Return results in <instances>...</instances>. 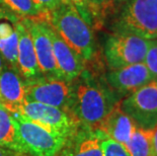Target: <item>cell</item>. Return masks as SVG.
I'll return each instance as SVG.
<instances>
[{"instance_id":"1","label":"cell","mask_w":157,"mask_h":156,"mask_svg":"<svg viewBox=\"0 0 157 156\" xmlns=\"http://www.w3.org/2000/svg\"><path fill=\"white\" fill-rule=\"evenodd\" d=\"M73 101L71 112L80 125L96 129L121 97L99 76L87 67L72 81Z\"/></svg>"},{"instance_id":"2","label":"cell","mask_w":157,"mask_h":156,"mask_svg":"<svg viewBox=\"0 0 157 156\" xmlns=\"http://www.w3.org/2000/svg\"><path fill=\"white\" fill-rule=\"evenodd\" d=\"M48 21L59 36L83 58L86 65L95 59L96 45L92 28L74 6L63 3L49 12Z\"/></svg>"},{"instance_id":"3","label":"cell","mask_w":157,"mask_h":156,"mask_svg":"<svg viewBox=\"0 0 157 156\" xmlns=\"http://www.w3.org/2000/svg\"><path fill=\"white\" fill-rule=\"evenodd\" d=\"M21 153L31 156H57L67 138L47 130L17 112H10Z\"/></svg>"},{"instance_id":"4","label":"cell","mask_w":157,"mask_h":156,"mask_svg":"<svg viewBox=\"0 0 157 156\" xmlns=\"http://www.w3.org/2000/svg\"><path fill=\"white\" fill-rule=\"evenodd\" d=\"M115 32L157 39V0H128L115 24Z\"/></svg>"},{"instance_id":"5","label":"cell","mask_w":157,"mask_h":156,"mask_svg":"<svg viewBox=\"0 0 157 156\" xmlns=\"http://www.w3.org/2000/svg\"><path fill=\"white\" fill-rule=\"evenodd\" d=\"M149 40L130 34L115 32L105 41L103 54L109 70L127 67L144 61Z\"/></svg>"},{"instance_id":"6","label":"cell","mask_w":157,"mask_h":156,"mask_svg":"<svg viewBox=\"0 0 157 156\" xmlns=\"http://www.w3.org/2000/svg\"><path fill=\"white\" fill-rule=\"evenodd\" d=\"M55 134L69 139L79 129L80 123L73 114L62 108L36 101H25L17 112Z\"/></svg>"},{"instance_id":"7","label":"cell","mask_w":157,"mask_h":156,"mask_svg":"<svg viewBox=\"0 0 157 156\" xmlns=\"http://www.w3.org/2000/svg\"><path fill=\"white\" fill-rule=\"evenodd\" d=\"M119 105L136 126L152 130L157 126V81H151L121 99Z\"/></svg>"},{"instance_id":"8","label":"cell","mask_w":157,"mask_h":156,"mask_svg":"<svg viewBox=\"0 0 157 156\" xmlns=\"http://www.w3.org/2000/svg\"><path fill=\"white\" fill-rule=\"evenodd\" d=\"M25 101H36L71 112L73 101V83L59 78L42 77L25 82Z\"/></svg>"},{"instance_id":"9","label":"cell","mask_w":157,"mask_h":156,"mask_svg":"<svg viewBox=\"0 0 157 156\" xmlns=\"http://www.w3.org/2000/svg\"><path fill=\"white\" fill-rule=\"evenodd\" d=\"M21 19L33 39L36 60L43 76L46 78L61 79L53 52L48 18Z\"/></svg>"},{"instance_id":"10","label":"cell","mask_w":157,"mask_h":156,"mask_svg":"<svg viewBox=\"0 0 157 156\" xmlns=\"http://www.w3.org/2000/svg\"><path fill=\"white\" fill-rule=\"evenodd\" d=\"M105 79L121 99L153 81L144 62L109 70L105 73Z\"/></svg>"},{"instance_id":"11","label":"cell","mask_w":157,"mask_h":156,"mask_svg":"<svg viewBox=\"0 0 157 156\" xmlns=\"http://www.w3.org/2000/svg\"><path fill=\"white\" fill-rule=\"evenodd\" d=\"M50 36L53 45V52L57 68L61 79L73 81L86 68V63L75 50L66 44L59 34L50 25Z\"/></svg>"},{"instance_id":"12","label":"cell","mask_w":157,"mask_h":156,"mask_svg":"<svg viewBox=\"0 0 157 156\" xmlns=\"http://www.w3.org/2000/svg\"><path fill=\"white\" fill-rule=\"evenodd\" d=\"M19 21V16L0 5V53L8 66L15 70H17V25Z\"/></svg>"},{"instance_id":"13","label":"cell","mask_w":157,"mask_h":156,"mask_svg":"<svg viewBox=\"0 0 157 156\" xmlns=\"http://www.w3.org/2000/svg\"><path fill=\"white\" fill-rule=\"evenodd\" d=\"M18 48H17V70L25 80L31 82L44 77L40 70L34 48L33 39L22 19L18 22Z\"/></svg>"},{"instance_id":"14","label":"cell","mask_w":157,"mask_h":156,"mask_svg":"<svg viewBox=\"0 0 157 156\" xmlns=\"http://www.w3.org/2000/svg\"><path fill=\"white\" fill-rule=\"evenodd\" d=\"M25 102V81L17 70L5 65L0 72V104L10 112H18Z\"/></svg>"},{"instance_id":"15","label":"cell","mask_w":157,"mask_h":156,"mask_svg":"<svg viewBox=\"0 0 157 156\" xmlns=\"http://www.w3.org/2000/svg\"><path fill=\"white\" fill-rule=\"evenodd\" d=\"M63 156H103L98 129L80 126L63 148Z\"/></svg>"},{"instance_id":"16","label":"cell","mask_w":157,"mask_h":156,"mask_svg":"<svg viewBox=\"0 0 157 156\" xmlns=\"http://www.w3.org/2000/svg\"><path fill=\"white\" fill-rule=\"evenodd\" d=\"M135 128L136 124L118 104L96 129L103 132L113 141L125 146L131 138Z\"/></svg>"},{"instance_id":"17","label":"cell","mask_w":157,"mask_h":156,"mask_svg":"<svg viewBox=\"0 0 157 156\" xmlns=\"http://www.w3.org/2000/svg\"><path fill=\"white\" fill-rule=\"evenodd\" d=\"M0 146L21 153L10 111L1 104H0Z\"/></svg>"},{"instance_id":"18","label":"cell","mask_w":157,"mask_h":156,"mask_svg":"<svg viewBox=\"0 0 157 156\" xmlns=\"http://www.w3.org/2000/svg\"><path fill=\"white\" fill-rule=\"evenodd\" d=\"M0 5L21 18H48V13L43 11L34 0H0Z\"/></svg>"},{"instance_id":"19","label":"cell","mask_w":157,"mask_h":156,"mask_svg":"<svg viewBox=\"0 0 157 156\" xmlns=\"http://www.w3.org/2000/svg\"><path fill=\"white\" fill-rule=\"evenodd\" d=\"M124 147L130 156H151V130L136 126L131 138Z\"/></svg>"},{"instance_id":"20","label":"cell","mask_w":157,"mask_h":156,"mask_svg":"<svg viewBox=\"0 0 157 156\" xmlns=\"http://www.w3.org/2000/svg\"><path fill=\"white\" fill-rule=\"evenodd\" d=\"M91 15L93 29H101L108 16L116 7L115 0H85Z\"/></svg>"},{"instance_id":"21","label":"cell","mask_w":157,"mask_h":156,"mask_svg":"<svg viewBox=\"0 0 157 156\" xmlns=\"http://www.w3.org/2000/svg\"><path fill=\"white\" fill-rule=\"evenodd\" d=\"M98 131H99V135H101V142L103 156H130L127 149L122 144L113 141V139L108 137L101 130Z\"/></svg>"},{"instance_id":"22","label":"cell","mask_w":157,"mask_h":156,"mask_svg":"<svg viewBox=\"0 0 157 156\" xmlns=\"http://www.w3.org/2000/svg\"><path fill=\"white\" fill-rule=\"evenodd\" d=\"M144 64L152 77L153 81H157V39L151 40L144 58Z\"/></svg>"},{"instance_id":"23","label":"cell","mask_w":157,"mask_h":156,"mask_svg":"<svg viewBox=\"0 0 157 156\" xmlns=\"http://www.w3.org/2000/svg\"><path fill=\"white\" fill-rule=\"evenodd\" d=\"M64 2L67 3V4L74 6V7L77 9V11L79 12V14L81 15V17L93 29L92 18L88 10L87 5H86V3H85V0H64Z\"/></svg>"},{"instance_id":"24","label":"cell","mask_w":157,"mask_h":156,"mask_svg":"<svg viewBox=\"0 0 157 156\" xmlns=\"http://www.w3.org/2000/svg\"><path fill=\"white\" fill-rule=\"evenodd\" d=\"M34 2L43 11L48 13V14H49V12L55 10L60 5L65 3L64 0H34Z\"/></svg>"},{"instance_id":"25","label":"cell","mask_w":157,"mask_h":156,"mask_svg":"<svg viewBox=\"0 0 157 156\" xmlns=\"http://www.w3.org/2000/svg\"><path fill=\"white\" fill-rule=\"evenodd\" d=\"M151 156H157V126L151 130Z\"/></svg>"},{"instance_id":"26","label":"cell","mask_w":157,"mask_h":156,"mask_svg":"<svg viewBox=\"0 0 157 156\" xmlns=\"http://www.w3.org/2000/svg\"><path fill=\"white\" fill-rule=\"evenodd\" d=\"M23 153L0 146V156H22Z\"/></svg>"},{"instance_id":"27","label":"cell","mask_w":157,"mask_h":156,"mask_svg":"<svg viewBox=\"0 0 157 156\" xmlns=\"http://www.w3.org/2000/svg\"><path fill=\"white\" fill-rule=\"evenodd\" d=\"M5 60H4V58H3V56L2 54L0 53V72L2 71V69L4 68V66H5Z\"/></svg>"},{"instance_id":"28","label":"cell","mask_w":157,"mask_h":156,"mask_svg":"<svg viewBox=\"0 0 157 156\" xmlns=\"http://www.w3.org/2000/svg\"><path fill=\"white\" fill-rule=\"evenodd\" d=\"M128 0H115V2H116V4L117 3H119V4H121V3H126Z\"/></svg>"}]
</instances>
